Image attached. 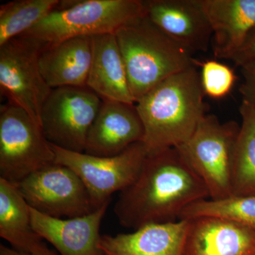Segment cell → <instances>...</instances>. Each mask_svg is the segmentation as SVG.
<instances>
[{
  "mask_svg": "<svg viewBox=\"0 0 255 255\" xmlns=\"http://www.w3.org/2000/svg\"><path fill=\"white\" fill-rule=\"evenodd\" d=\"M208 199L205 184L179 150L167 147L147 153L136 179L121 191L114 211L121 226L134 231L176 222L188 206Z\"/></svg>",
  "mask_w": 255,
  "mask_h": 255,
  "instance_id": "obj_1",
  "label": "cell"
},
{
  "mask_svg": "<svg viewBox=\"0 0 255 255\" xmlns=\"http://www.w3.org/2000/svg\"><path fill=\"white\" fill-rule=\"evenodd\" d=\"M197 66L169 77L135 102L147 152L177 147L189 140L206 115Z\"/></svg>",
  "mask_w": 255,
  "mask_h": 255,
  "instance_id": "obj_2",
  "label": "cell"
},
{
  "mask_svg": "<svg viewBox=\"0 0 255 255\" xmlns=\"http://www.w3.org/2000/svg\"><path fill=\"white\" fill-rule=\"evenodd\" d=\"M136 102L160 82L196 65L194 53L174 41L145 14L115 32Z\"/></svg>",
  "mask_w": 255,
  "mask_h": 255,
  "instance_id": "obj_3",
  "label": "cell"
},
{
  "mask_svg": "<svg viewBox=\"0 0 255 255\" xmlns=\"http://www.w3.org/2000/svg\"><path fill=\"white\" fill-rule=\"evenodd\" d=\"M142 14L141 0H63L21 36L55 44L75 37L115 33L124 23Z\"/></svg>",
  "mask_w": 255,
  "mask_h": 255,
  "instance_id": "obj_4",
  "label": "cell"
},
{
  "mask_svg": "<svg viewBox=\"0 0 255 255\" xmlns=\"http://www.w3.org/2000/svg\"><path fill=\"white\" fill-rule=\"evenodd\" d=\"M240 128L235 121L221 122L206 114L189 140L177 147L205 184L209 199L233 196L231 173Z\"/></svg>",
  "mask_w": 255,
  "mask_h": 255,
  "instance_id": "obj_5",
  "label": "cell"
},
{
  "mask_svg": "<svg viewBox=\"0 0 255 255\" xmlns=\"http://www.w3.org/2000/svg\"><path fill=\"white\" fill-rule=\"evenodd\" d=\"M55 160L53 145L41 126L17 106H1L0 178L17 184Z\"/></svg>",
  "mask_w": 255,
  "mask_h": 255,
  "instance_id": "obj_6",
  "label": "cell"
},
{
  "mask_svg": "<svg viewBox=\"0 0 255 255\" xmlns=\"http://www.w3.org/2000/svg\"><path fill=\"white\" fill-rule=\"evenodd\" d=\"M48 43L19 36L0 46V92L8 102L26 111L41 126L43 106L53 89L40 70L39 58Z\"/></svg>",
  "mask_w": 255,
  "mask_h": 255,
  "instance_id": "obj_7",
  "label": "cell"
},
{
  "mask_svg": "<svg viewBox=\"0 0 255 255\" xmlns=\"http://www.w3.org/2000/svg\"><path fill=\"white\" fill-rule=\"evenodd\" d=\"M53 147L55 163L66 166L81 179L96 209L111 202L114 193L124 191L136 179L148 153L143 142L133 144L122 153L111 157Z\"/></svg>",
  "mask_w": 255,
  "mask_h": 255,
  "instance_id": "obj_8",
  "label": "cell"
},
{
  "mask_svg": "<svg viewBox=\"0 0 255 255\" xmlns=\"http://www.w3.org/2000/svg\"><path fill=\"white\" fill-rule=\"evenodd\" d=\"M102 102L87 87L53 89L41 113V127L47 140L63 150L85 152L89 131Z\"/></svg>",
  "mask_w": 255,
  "mask_h": 255,
  "instance_id": "obj_9",
  "label": "cell"
},
{
  "mask_svg": "<svg viewBox=\"0 0 255 255\" xmlns=\"http://www.w3.org/2000/svg\"><path fill=\"white\" fill-rule=\"evenodd\" d=\"M15 185L31 209L50 217L73 219L97 209L81 179L63 164L46 166Z\"/></svg>",
  "mask_w": 255,
  "mask_h": 255,
  "instance_id": "obj_10",
  "label": "cell"
},
{
  "mask_svg": "<svg viewBox=\"0 0 255 255\" xmlns=\"http://www.w3.org/2000/svg\"><path fill=\"white\" fill-rule=\"evenodd\" d=\"M144 14L191 53H206L213 31L203 0H145Z\"/></svg>",
  "mask_w": 255,
  "mask_h": 255,
  "instance_id": "obj_11",
  "label": "cell"
},
{
  "mask_svg": "<svg viewBox=\"0 0 255 255\" xmlns=\"http://www.w3.org/2000/svg\"><path fill=\"white\" fill-rule=\"evenodd\" d=\"M145 129L135 104L105 100L90 128L85 153L111 157L143 141Z\"/></svg>",
  "mask_w": 255,
  "mask_h": 255,
  "instance_id": "obj_12",
  "label": "cell"
},
{
  "mask_svg": "<svg viewBox=\"0 0 255 255\" xmlns=\"http://www.w3.org/2000/svg\"><path fill=\"white\" fill-rule=\"evenodd\" d=\"M110 204L73 219L50 217L30 207L32 228L60 255H104L100 248V227Z\"/></svg>",
  "mask_w": 255,
  "mask_h": 255,
  "instance_id": "obj_13",
  "label": "cell"
},
{
  "mask_svg": "<svg viewBox=\"0 0 255 255\" xmlns=\"http://www.w3.org/2000/svg\"><path fill=\"white\" fill-rule=\"evenodd\" d=\"M188 221L184 255H255L254 230L213 216Z\"/></svg>",
  "mask_w": 255,
  "mask_h": 255,
  "instance_id": "obj_14",
  "label": "cell"
},
{
  "mask_svg": "<svg viewBox=\"0 0 255 255\" xmlns=\"http://www.w3.org/2000/svg\"><path fill=\"white\" fill-rule=\"evenodd\" d=\"M189 221L152 223L133 232L102 235L104 255H184Z\"/></svg>",
  "mask_w": 255,
  "mask_h": 255,
  "instance_id": "obj_15",
  "label": "cell"
},
{
  "mask_svg": "<svg viewBox=\"0 0 255 255\" xmlns=\"http://www.w3.org/2000/svg\"><path fill=\"white\" fill-rule=\"evenodd\" d=\"M219 59L231 60L255 28V0H203Z\"/></svg>",
  "mask_w": 255,
  "mask_h": 255,
  "instance_id": "obj_16",
  "label": "cell"
},
{
  "mask_svg": "<svg viewBox=\"0 0 255 255\" xmlns=\"http://www.w3.org/2000/svg\"><path fill=\"white\" fill-rule=\"evenodd\" d=\"M87 87L102 100L135 104L115 33L92 36V58Z\"/></svg>",
  "mask_w": 255,
  "mask_h": 255,
  "instance_id": "obj_17",
  "label": "cell"
},
{
  "mask_svg": "<svg viewBox=\"0 0 255 255\" xmlns=\"http://www.w3.org/2000/svg\"><path fill=\"white\" fill-rule=\"evenodd\" d=\"M92 58V36L75 37L48 43L40 55V70L52 89L87 87Z\"/></svg>",
  "mask_w": 255,
  "mask_h": 255,
  "instance_id": "obj_18",
  "label": "cell"
},
{
  "mask_svg": "<svg viewBox=\"0 0 255 255\" xmlns=\"http://www.w3.org/2000/svg\"><path fill=\"white\" fill-rule=\"evenodd\" d=\"M0 236L16 251L34 255H58L32 228L30 206L17 187L0 178Z\"/></svg>",
  "mask_w": 255,
  "mask_h": 255,
  "instance_id": "obj_19",
  "label": "cell"
},
{
  "mask_svg": "<svg viewBox=\"0 0 255 255\" xmlns=\"http://www.w3.org/2000/svg\"><path fill=\"white\" fill-rule=\"evenodd\" d=\"M239 112L242 123L233 155V196H255V109L242 101Z\"/></svg>",
  "mask_w": 255,
  "mask_h": 255,
  "instance_id": "obj_20",
  "label": "cell"
},
{
  "mask_svg": "<svg viewBox=\"0 0 255 255\" xmlns=\"http://www.w3.org/2000/svg\"><path fill=\"white\" fill-rule=\"evenodd\" d=\"M60 0H15L0 6V46L21 36L54 11Z\"/></svg>",
  "mask_w": 255,
  "mask_h": 255,
  "instance_id": "obj_21",
  "label": "cell"
},
{
  "mask_svg": "<svg viewBox=\"0 0 255 255\" xmlns=\"http://www.w3.org/2000/svg\"><path fill=\"white\" fill-rule=\"evenodd\" d=\"M213 216L229 220L255 231V196H231L219 200L204 199L186 208L179 220Z\"/></svg>",
  "mask_w": 255,
  "mask_h": 255,
  "instance_id": "obj_22",
  "label": "cell"
},
{
  "mask_svg": "<svg viewBox=\"0 0 255 255\" xmlns=\"http://www.w3.org/2000/svg\"><path fill=\"white\" fill-rule=\"evenodd\" d=\"M196 64L201 68V85L205 95L219 100L231 93L238 79L233 68L216 60H196Z\"/></svg>",
  "mask_w": 255,
  "mask_h": 255,
  "instance_id": "obj_23",
  "label": "cell"
},
{
  "mask_svg": "<svg viewBox=\"0 0 255 255\" xmlns=\"http://www.w3.org/2000/svg\"><path fill=\"white\" fill-rule=\"evenodd\" d=\"M243 82L239 91L242 101L248 102L255 109V60L241 67Z\"/></svg>",
  "mask_w": 255,
  "mask_h": 255,
  "instance_id": "obj_24",
  "label": "cell"
},
{
  "mask_svg": "<svg viewBox=\"0 0 255 255\" xmlns=\"http://www.w3.org/2000/svg\"><path fill=\"white\" fill-rule=\"evenodd\" d=\"M255 60V28L247 38L243 46L233 57L232 60L236 66H243L245 64Z\"/></svg>",
  "mask_w": 255,
  "mask_h": 255,
  "instance_id": "obj_25",
  "label": "cell"
},
{
  "mask_svg": "<svg viewBox=\"0 0 255 255\" xmlns=\"http://www.w3.org/2000/svg\"><path fill=\"white\" fill-rule=\"evenodd\" d=\"M0 255H34L28 254V253H22L13 249L12 248H9L4 245H0Z\"/></svg>",
  "mask_w": 255,
  "mask_h": 255,
  "instance_id": "obj_26",
  "label": "cell"
}]
</instances>
